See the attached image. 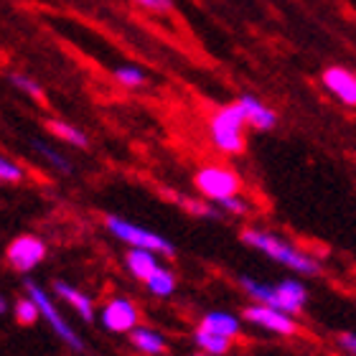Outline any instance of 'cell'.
<instances>
[{"label": "cell", "mask_w": 356, "mask_h": 356, "mask_svg": "<svg viewBox=\"0 0 356 356\" xmlns=\"http://www.w3.org/2000/svg\"><path fill=\"white\" fill-rule=\"evenodd\" d=\"M6 311H8V303H6V298L0 296V316H3Z\"/></svg>", "instance_id": "83f0119b"}, {"label": "cell", "mask_w": 356, "mask_h": 356, "mask_svg": "<svg viewBox=\"0 0 356 356\" xmlns=\"http://www.w3.org/2000/svg\"><path fill=\"white\" fill-rule=\"evenodd\" d=\"M125 265H127V270H130L133 277H138V280L145 282L150 275L161 267V262H158L156 252H150V250H140V247H130V252H127V257H125Z\"/></svg>", "instance_id": "4fadbf2b"}, {"label": "cell", "mask_w": 356, "mask_h": 356, "mask_svg": "<svg viewBox=\"0 0 356 356\" xmlns=\"http://www.w3.org/2000/svg\"><path fill=\"white\" fill-rule=\"evenodd\" d=\"M135 3H140L143 8H148V10H158V13H165V10H171L173 0H135Z\"/></svg>", "instance_id": "484cf974"}, {"label": "cell", "mask_w": 356, "mask_h": 356, "mask_svg": "<svg viewBox=\"0 0 356 356\" xmlns=\"http://www.w3.org/2000/svg\"><path fill=\"white\" fill-rule=\"evenodd\" d=\"M54 296L72 305V308L82 316V321H87V323L95 321V305H92V298H89L87 293H82L79 288H74V285H69V282H64V280H54Z\"/></svg>", "instance_id": "7c38bea8"}, {"label": "cell", "mask_w": 356, "mask_h": 356, "mask_svg": "<svg viewBox=\"0 0 356 356\" xmlns=\"http://www.w3.org/2000/svg\"><path fill=\"white\" fill-rule=\"evenodd\" d=\"M46 127H49V133H51L54 138H59L61 143H69V145H74V148H87L89 145L87 135H84L79 127L64 122V120H49Z\"/></svg>", "instance_id": "e0dca14e"}, {"label": "cell", "mask_w": 356, "mask_h": 356, "mask_svg": "<svg viewBox=\"0 0 356 356\" xmlns=\"http://www.w3.org/2000/svg\"><path fill=\"white\" fill-rule=\"evenodd\" d=\"M31 145H33V150H36L38 156H44L46 163H51L56 171H61V173H72V171H74V168H72V163H69V158L64 156V153H59L56 148H51V145H46L44 140H33Z\"/></svg>", "instance_id": "d6986e66"}, {"label": "cell", "mask_w": 356, "mask_h": 356, "mask_svg": "<svg viewBox=\"0 0 356 356\" xmlns=\"http://www.w3.org/2000/svg\"><path fill=\"white\" fill-rule=\"evenodd\" d=\"M323 87L346 107H356V74L343 67H328L321 76Z\"/></svg>", "instance_id": "9c48e42d"}, {"label": "cell", "mask_w": 356, "mask_h": 356, "mask_svg": "<svg viewBox=\"0 0 356 356\" xmlns=\"http://www.w3.org/2000/svg\"><path fill=\"white\" fill-rule=\"evenodd\" d=\"M130 343H133L138 351H143V354H148V356H158L165 351V336L145 326H138L130 331Z\"/></svg>", "instance_id": "9a60e30c"}, {"label": "cell", "mask_w": 356, "mask_h": 356, "mask_svg": "<svg viewBox=\"0 0 356 356\" xmlns=\"http://www.w3.org/2000/svg\"><path fill=\"white\" fill-rule=\"evenodd\" d=\"M193 343L199 346V351H207V354H211V356H224L232 349V339L211 334V331H207V328H201V326L193 331Z\"/></svg>", "instance_id": "2e32d148"}, {"label": "cell", "mask_w": 356, "mask_h": 356, "mask_svg": "<svg viewBox=\"0 0 356 356\" xmlns=\"http://www.w3.org/2000/svg\"><path fill=\"white\" fill-rule=\"evenodd\" d=\"M115 79H118L122 87H143V84H145V72H143L140 67L125 64V67L115 69Z\"/></svg>", "instance_id": "7402d4cb"}, {"label": "cell", "mask_w": 356, "mask_h": 356, "mask_svg": "<svg viewBox=\"0 0 356 356\" xmlns=\"http://www.w3.org/2000/svg\"><path fill=\"white\" fill-rule=\"evenodd\" d=\"M23 288H26V296H29L31 300H36L38 311H41V318H46V323L51 326L54 334L59 336V341L67 343L72 351H84V341L79 339V334H76L74 328L64 321L61 311L56 308V300H54V298L33 280H26V282H23Z\"/></svg>", "instance_id": "3957f363"}, {"label": "cell", "mask_w": 356, "mask_h": 356, "mask_svg": "<svg viewBox=\"0 0 356 356\" xmlns=\"http://www.w3.org/2000/svg\"><path fill=\"white\" fill-rule=\"evenodd\" d=\"M181 207L193 216H204V219H222V211L219 209L211 207V201L209 199H184L181 196Z\"/></svg>", "instance_id": "44dd1931"}, {"label": "cell", "mask_w": 356, "mask_h": 356, "mask_svg": "<svg viewBox=\"0 0 356 356\" xmlns=\"http://www.w3.org/2000/svg\"><path fill=\"white\" fill-rule=\"evenodd\" d=\"M245 127H247V118L242 104L234 102L219 107L211 115V122H209V133H211L214 148L222 150L224 156H239V153H245L247 148Z\"/></svg>", "instance_id": "7a4b0ae2"}, {"label": "cell", "mask_w": 356, "mask_h": 356, "mask_svg": "<svg viewBox=\"0 0 356 356\" xmlns=\"http://www.w3.org/2000/svg\"><path fill=\"white\" fill-rule=\"evenodd\" d=\"M44 257H46V242L41 237H36V234H21L6 250V260L15 273H31V270H36L44 262Z\"/></svg>", "instance_id": "52a82bcc"}, {"label": "cell", "mask_w": 356, "mask_h": 356, "mask_svg": "<svg viewBox=\"0 0 356 356\" xmlns=\"http://www.w3.org/2000/svg\"><path fill=\"white\" fill-rule=\"evenodd\" d=\"M219 207H222L227 214H234V216L250 214V204H247L245 199H239V193H237V196H229V199L219 201Z\"/></svg>", "instance_id": "d4e9b609"}, {"label": "cell", "mask_w": 356, "mask_h": 356, "mask_svg": "<svg viewBox=\"0 0 356 356\" xmlns=\"http://www.w3.org/2000/svg\"><path fill=\"white\" fill-rule=\"evenodd\" d=\"M99 323H102L110 334H130L133 328L140 326V311L135 303L125 296H115L107 300L99 313Z\"/></svg>", "instance_id": "ba28073f"}, {"label": "cell", "mask_w": 356, "mask_h": 356, "mask_svg": "<svg viewBox=\"0 0 356 356\" xmlns=\"http://www.w3.org/2000/svg\"><path fill=\"white\" fill-rule=\"evenodd\" d=\"M193 356H211V354H207V351H199V354H193Z\"/></svg>", "instance_id": "f1b7e54d"}, {"label": "cell", "mask_w": 356, "mask_h": 356, "mask_svg": "<svg viewBox=\"0 0 356 356\" xmlns=\"http://www.w3.org/2000/svg\"><path fill=\"white\" fill-rule=\"evenodd\" d=\"M339 346L343 351H349L351 356H356V334H341L339 336Z\"/></svg>", "instance_id": "4316f807"}, {"label": "cell", "mask_w": 356, "mask_h": 356, "mask_svg": "<svg viewBox=\"0 0 356 356\" xmlns=\"http://www.w3.org/2000/svg\"><path fill=\"white\" fill-rule=\"evenodd\" d=\"M242 242H245L247 247L257 250V252L267 254L270 260H275L277 265L288 267V270H293V273H298V275H308V277H313V275L321 273V265L313 254L298 250L296 245H290L288 239L277 237V234H273V232L247 227V229L242 232Z\"/></svg>", "instance_id": "6da1fadb"}, {"label": "cell", "mask_w": 356, "mask_h": 356, "mask_svg": "<svg viewBox=\"0 0 356 356\" xmlns=\"http://www.w3.org/2000/svg\"><path fill=\"white\" fill-rule=\"evenodd\" d=\"M23 168L18 163H13L10 158L0 156V181H6V184H21L23 181Z\"/></svg>", "instance_id": "cb8c5ba5"}, {"label": "cell", "mask_w": 356, "mask_h": 356, "mask_svg": "<svg viewBox=\"0 0 356 356\" xmlns=\"http://www.w3.org/2000/svg\"><path fill=\"white\" fill-rule=\"evenodd\" d=\"M201 328H207L211 334L227 336V339H237V336L242 334V321H239L237 316H232V313L211 311L201 318Z\"/></svg>", "instance_id": "5bb4252c"}, {"label": "cell", "mask_w": 356, "mask_h": 356, "mask_svg": "<svg viewBox=\"0 0 356 356\" xmlns=\"http://www.w3.org/2000/svg\"><path fill=\"white\" fill-rule=\"evenodd\" d=\"M107 229L130 247H140V250H150L156 254H163V257H173L176 254V247L163 237V234H156V232L145 229V227H138V224H130L120 216H107L104 219Z\"/></svg>", "instance_id": "277c9868"}, {"label": "cell", "mask_w": 356, "mask_h": 356, "mask_svg": "<svg viewBox=\"0 0 356 356\" xmlns=\"http://www.w3.org/2000/svg\"><path fill=\"white\" fill-rule=\"evenodd\" d=\"M242 318L257 328H265L270 334H277V336L298 334L296 316H290V313L280 311V308H273V305H265V303L247 305L245 311H242Z\"/></svg>", "instance_id": "8992f818"}, {"label": "cell", "mask_w": 356, "mask_h": 356, "mask_svg": "<svg viewBox=\"0 0 356 356\" xmlns=\"http://www.w3.org/2000/svg\"><path fill=\"white\" fill-rule=\"evenodd\" d=\"M242 104V110H245V118H247V125L254 127V130H260V133H267V130H273L277 125V115H275L265 102H260L257 97L252 95H242L237 99Z\"/></svg>", "instance_id": "8fae6325"}, {"label": "cell", "mask_w": 356, "mask_h": 356, "mask_svg": "<svg viewBox=\"0 0 356 356\" xmlns=\"http://www.w3.org/2000/svg\"><path fill=\"white\" fill-rule=\"evenodd\" d=\"M275 293H277V305H280V311L290 313V316H298V313L303 311L305 303H308V288H305L300 280H280L275 285Z\"/></svg>", "instance_id": "30bf717a"}, {"label": "cell", "mask_w": 356, "mask_h": 356, "mask_svg": "<svg viewBox=\"0 0 356 356\" xmlns=\"http://www.w3.org/2000/svg\"><path fill=\"white\" fill-rule=\"evenodd\" d=\"M193 186L199 193L209 201H224L229 196H237L242 191V178L237 171H232L227 165H204L193 176Z\"/></svg>", "instance_id": "5b68a950"}, {"label": "cell", "mask_w": 356, "mask_h": 356, "mask_svg": "<svg viewBox=\"0 0 356 356\" xmlns=\"http://www.w3.org/2000/svg\"><path fill=\"white\" fill-rule=\"evenodd\" d=\"M13 316H15V321H18L21 326H33V323L41 318V311H38L36 300H31V298L26 296V298H21V300H15Z\"/></svg>", "instance_id": "ffe728a7"}, {"label": "cell", "mask_w": 356, "mask_h": 356, "mask_svg": "<svg viewBox=\"0 0 356 356\" xmlns=\"http://www.w3.org/2000/svg\"><path fill=\"white\" fill-rule=\"evenodd\" d=\"M10 82H13V87L21 89L23 95H29L31 99H44V89H41V84L33 82L31 76H26V74H10Z\"/></svg>", "instance_id": "603a6c76"}, {"label": "cell", "mask_w": 356, "mask_h": 356, "mask_svg": "<svg viewBox=\"0 0 356 356\" xmlns=\"http://www.w3.org/2000/svg\"><path fill=\"white\" fill-rule=\"evenodd\" d=\"M145 285H148V290L153 293V296L168 298V296H173V290H176V273L161 265L156 273H153L148 280H145Z\"/></svg>", "instance_id": "ac0fdd59"}]
</instances>
